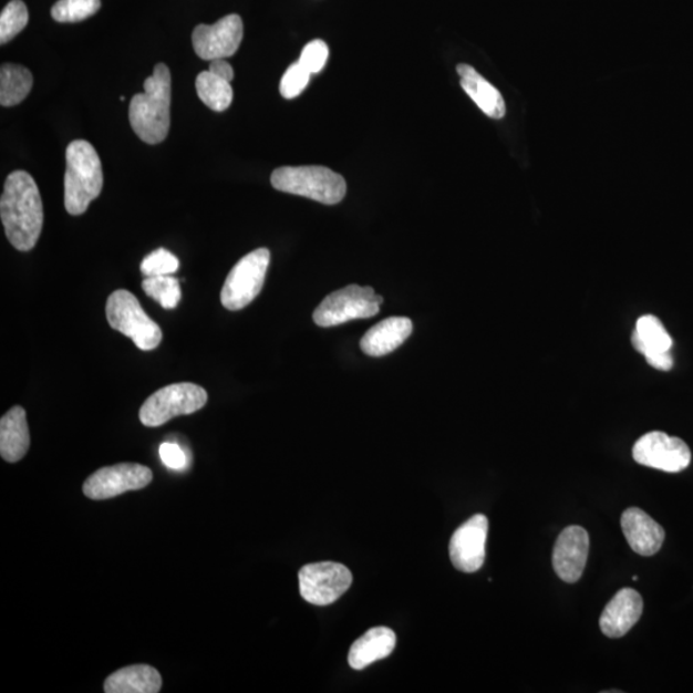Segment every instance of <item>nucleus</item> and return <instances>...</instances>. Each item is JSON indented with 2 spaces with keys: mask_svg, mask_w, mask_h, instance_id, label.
Segmentation results:
<instances>
[{
  "mask_svg": "<svg viewBox=\"0 0 693 693\" xmlns=\"http://www.w3.org/2000/svg\"><path fill=\"white\" fill-rule=\"evenodd\" d=\"M0 216L10 244L21 252L31 251L43 230L44 209L38 185L27 172L7 177Z\"/></svg>",
  "mask_w": 693,
  "mask_h": 693,
  "instance_id": "f257e3e1",
  "label": "nucleus"
},
{
  "mask_svg": "<svg viewBox=\"0 0 693 693\" xmlns=\"http://www.w3.org/2000/svg\"><path fill=\"white\" fill-rule=\"evenodd\" d=\"M172 74L158 63L144 82V93L135 94L128 110L133 131L148 144L163 143L170 131Z\"/></svg>",
  "mask_w": 693,
  "mask_h": 693,
  "instance_id": "f03ea898",
  "label": "nucleus"
},
{
  "mask_svg": "<svg viewBox=\"0 0 693 693\" xmlns=\"http://www.w3.org/2000/svg\"><path fill=\"white\" fill-rule=\"evenodd\" d=\"M103 188L99 153L86 141L70 143L64 174V207L72 216L83 215Z\"/></svg>",
  "mask_w": 693,
  "mask_h": 693,
  "instance_id": "7ed1b4c3",
  "label": "nucleus"
},
{
  "mask_svg": "<svg viewBox=\"0 0 693 693\" xmlns=\"http://www.w3.org/2000/svg\"><path fill=\"white\" fill-rule=\"evenodd\" d=\"M271 185L279 192L337 205L345 197L344 177L324 166L279 167L271 175Z\"/></svg>",
  "mask_w": 693,
  "mask_h": 693,
  "instance_id": "20e7f679",
  "label": "nucleus"
},
{
  "mask_svg": "<svg viewBox=\"0 0 693 693\" xmlns=\"http://www.w3.org/2000/svg\"><path fill=\"white\" fill-rule=\"evenodd\" d=\"M106 316L111 328L131 338L142 351L155 350L163 342V330L145 313L136 297L125 289L108 297Z\"/></svg>",
  "mask_w": 693,
  "mask_h": 693,
  "instance_id": "39448f33",
  "label": "nucleus"
},
{
  "mask_svg": "<svg viewBox=\"0 0 693 693\" xmlns=\"http://www.w3.org/2000/svg\"><path fill=\"white\" fill-rule=\"evenodd\" d=\"M208 394L197 384L177 383L165 386L144 402L139 418L143 425L156 428L180 415H190L204 408Z\"/></svg>",
  "mask_w": 693,
  "mask_h": 693,
  "instance_id": "423d86ee",
  "label": "nucleus"
},
{
  "mask_svg": "<svg viewBox=\"0 0 693 693\" xmlns=\"http://www.w3.org/2000/svg\"><path fill=\"white\" fill-rule=\"evenodd\" d=\"M383 297L373 288L351 285L329 294L313 312V321L321 328L344 324L351 320L369 319L381 310Z\"/></svg>",
  "mask_w": 693,
  "mask_h": 693,
  "instance_id": "0eeeda50",
  "label": "nucleus"
},
{
  "mask_svg": "<svg viewBox=\"0 0 693 693\" xmlns=\"http://www.w3.org/2000/svg\"><path fill=\"white\" fill-rule=\"evenodd\" d=\"M270 257L268 248H259L234 266L221 290L225 309L239 311L256 300L263 288Z\"/></svg>",
  "mask_w": 693,
  "mask_h": 693,
  "instance_id": "6e6552de",
  "label": "nucleus"
},
{
  "mask_svg": "<svg viewBox=\"0 0 693 693\" xmlns=\"http://www.w3.org/2000/svg\"><path fill=\"white\" fill-rule=\"evenodd\" d=\"M298 578L303 600L318 607L335 602L352 585L350 569L338 562L309 563Z\"/></svg>",
  "mask_w": 693,
  "mask_h": 693,
  "instance_id": "1a4fd4ad",
  "label": "nucleus"
},
{
  "mask_svg": "<svg viewBox=\"0 0 693 693\" xmlns=\"http://www.w3.org/2000/svg\"><path fill=\"white\" fill-rule=\"evenodd\" d=\"M691 457L686 443L663 432L644 434L633 447L635 463L665 473L687 469Z\"/></svg>",
  "mask_w": 693,
  "mask_h": 693,
  "instance_id": "9d476101",
  "label": "nucleus"
},
{
  "mask_svg": "<svg viewBox=\"0 0 693 693\" xmlns=\"http://www.w3.org/2000/svg\"><path fill=\"white\" fill-rule=\"evenodd\" d=\"M153 474L149 467L124 463L115 466L102 467L84 483V495L87 498L108 499L125 494L128 490H139L149 485Z\"/></svg>",
  "mask_w": 693,
  "mask_h": 693,
  "instance_id": "9b49d317",
  "label": "nucleus"
},
{
  "mask_svg": "<svg viewBox=\"0 0 693 693\" xmlns=\"http://www.w3.org/2000/svg\"><path fill=\"white\" fill-rule=\"evenodd\" d=\"M244 31L239 15L228 14L214 25H198L193 31V46L198 58L205 61L225 60L239 50Z\"/></svg>",
  "mask_w": 693,
  "mask_h": 693,
  "instance_id": "f8f14e48",
  "label": "nucleus"
},
{
  "mask_svg": "<svg viewBox=\"0 0 693 693\" xmlns=\"http://www.w3.org/2000/svg\"><path fill=\"white\" fill-rule=\"evenodd\" d=\"M488 519L477 514L458 528L449 542V558L463 573H475L486 559Z\"/></svg>",
  "mask_w": 693,
  "mask_h": 693,
  "instance_id": "ddd939ff",
  "label": "nucleus"
},
{
  "mask_svg": "<svg viewBox=\"0 0 693 693\" xmlns=\"http://www.w3.org/2000/svg\"><path fill=\"white\" fill-rule=\"evenodd\" d=\"M632 344L643 354L649 364L662 372L672 370L674 361L671 353L673 340L662 321L656 317L644 316L637 320L632 333Z\"/></svg>",
  "mask_w": 693,
  "mask_h": 693,
  "instance_id": "4468645a",
  "label": "nucleus"
},
{
  "mask_svg": "<svg viewBox=\"0 0 693 693\" xmlns=\"http://www.w3.org/2000/svg\"><path fill=\"white\" fill-rule=\"evenodd\" d=\"M588 551H590V537L585 528L571 526L563 529L552 552L556 575L563 582H578L586 568Z\"/></svg>",
  "mask_w": 693,
  "mask_h": 693,
  "instance_id": "2eb2a0df",
  "label": "nucleus"
},
{
  "mask_svg": "<svg viewBox=\"0 0 693 693\" xmlns=\"http://www.w3.org/2000/svg\"><path fill=\"white\" fill-rule=\"evenodd\" d=\"M643 611L641 594L632 588H623L603 609L600 628L609 639H620L639 622Z\"/></svg>",
  "mask_w": 693,
  "mask_h": 693,
  "instance_id": "dca6fc26",
  "label": "nucleus"
},
{
  "mask_svg": "<svg viewBox=\"0 0 693 693\" xmlns=\"http://www.w3.org/2000/svg\"><path fill=\"white\" fill-rule=\"evenodd\" d=\"M622 529L631 549L641 556H652L662 549L665 530L649 514L631 507L622 515Z\"/></svg>",
  "mask_w": 693,
  "mask_h": 693,
  "instance_id": "f3484780",
  "label": "nucleus"
},
{
  "mask_svg": "<svg viewBox=\"0 0 693 693\" xmlns=\"http://www.w3.org/2000/svg\"><path fill=\"white\" fill-rule=\"evenodd\" d=\"M413 333V322L407 318H390L379 322L362 337V352L372 358H382L397 350Z\"/></svg>",
  "mask_w": 693,
  "mask_h": 693,
  "instance_id": "a211bd4d",
  "label": "nucleus"
},
{
  "mask_svg": "<svg viewBox=\"0 0 693 693\" xmlns=\"http://www.w3.org/2000/svg\"><path fill=\"white\" fill-rule=\"evenodd\" d=\"M30 447L27 411L14 406L0 421V455L7 463H19Z\"/></svg>",
  "mask_w": 693,
  "mask_h": 693,
  "instance_id": "6ab92c4d",
  "label": "nucleus"
},
{
  "mask_svg": "<svg viewBox=\"0 0 693 693\" xmlns=\"http://www.w3.org/2000/svg\"><path fill=\"white\" fill-rule=\"evenodd\" d=\"M397 637L390 628L376 627L352 644L349 663L356 671L389 658L396 648Z\"/></svg>",
  "mask_w": 693,
  "mask_h": 693,
  "instance_id": "aec40b11",
  "label": "nucleus"
},
{
  "mask_svg": "<svg viewBox=\"0 0 693 693\" xmlns=\"http://www.w3.org/2000/svg\"><path fill=\"white\" fill-rule=\"evenodd\" d=\"M458 75L464 91L477 106L492 118H503L506 114V104L501 93L478 74L469 64H458Z\"/></svg>",
  "mask_w": 693,
  "mask_h": 693,
  "instance_id": "412c9836",
  "label": "nucleus"
},
{
  "mask_svg": "<svg viewBox=\"0 0 693 693\" xmlns=\"http://www.w3.org/2000/svg\"><path fill=\"white\" fill-rule=\"evenodd\" d=\"M163 679L157 669L149 665H132L120 669L104 683L107 693H157Z\"/></svg>",
  "mask_w": 693,
  "mask_h": 693,
  "instance_id": "4be33fe9",
  "label": "nucleus"
},
{
  "mask_svg": "<svg viewBox=\"0 0 693 693\" xmlns=\"http://www.w3.org/2000/svg\"><path fill=\"white\" fill-rule=\"evenodd\" d=\"M34 77L30 70L20 64L7 63L0 70V104L3 107L18 106L31 92Z\"/></svg>",
  "mask_w": 693,
  "mask_h": 693,
  "instance_id": "5701e85b",
  "label": "nucleus"
},
{
  "mask_svg": "<svg viewBox=\"0 0 693 693\" xmlns=\"http://www.w3.org/2000/svg\"><path fill=\"white\" fill-rule=\"evenodd\" d=\"M197 94L208 108L216 112L227 111L232 102V87L228 80L207 70L200 72L196 82Z\"/></svg>",
  "mask_w": 693,
  "mask_h": 693,
  "instance_id": "b1692460",
  "label": "nucleus"
},
{
  "mask_svg": "<svg viewBox=\"0 0 693 693\" xmlns=\"http://www.w3.org/2000/svg\"><path fill=\"white\" fill-rule=\"evenodd\" d=\"M145 294L153 298L166 310L177 308L182 301L179 279L172 276L145 278L142 283Z\"/></svg>",
  "mask_w": 693,
  "mask_h": 693,
  "instance_id": "393cba45",
  "label": "nucleus"
},
{
  "mask_svg": "<svg viewBox=\"0 0 693 693\" xmlns=\"http://www.w3.org/2000/svg\"><path fill=\"white\" fill-rule=\"evenodd\" d=\"M28 7L22 0H12L0 14V43L6 44L28 27Z\"/></svg>",
  "mask_w": 693,
  "mask_h": 693,
  "instance_id": "a878e982",
  "label": "nucleus"
},
{
  "mask_svg": "<svg viewBox=\"0 0 693 693\" xmlns=\"http://www.w3.org/2000/svg\"><path fill=\"white\" fill-rule=\"evenodd\" d=\"M101 10V0H59L52 7V18L62 23L84 21Z\"/></svg>",
  "mask_w": 693,
  "mask_h": 693,
  "instance_id": "bb28decb",
  "label": "nucleus"
},
{
  "mask_svg": "<svg viewBox=\"0 0 693 693\" xmlns=\"http://www.w3.org/2000/svg\"><path fill=\"white\" fill-rule=\"evenodd\" d=\"M180 262L165 248H158L149 254L141 265V271L145 278L172 276L179 270Z\"/></svg>",
  "mask_w": 693,
  "mask_h": 693,
  "instance_id": "cd10ccee",
  "label": "nucleus"
},
{
  "mask_svg": "<svg viewBox=\"0 0 693 693\" xmlns=\"http://www.w3.org/2000/svg\"><path fill=\"white\" fill-rule=\"evenodd\" d=\"M310 72L300 62L290 64L280 82V94L287 100L300 95L310 82Z\"/></svg>",
  "mask_w": 693,
  "mask_h": 693,
  "instance_id": "c85d7f7f",
  "label": "nucleus"
},
{
  "mask_svg": "<svg viewBox=\"0 0 693 693\" xmlns=\"http://www.w3.org/2000/svg\"><path fill=\"white\" fill-rule=\"evenodd\" d=\"M329 58V48L325 42L317 39L312 40L308 45L303 48L300 62L302 66L310 72V74H319L324 69Z\"/></svg>",
  "mask_w": 693,
  "mask_h": 693,
  "instance_id": "c756f323",
  "label": "nucleus"
},
{
  "mask_svg": "<svg viewBox=\"0 0 693 693\" xmlns=\"http://www.w3.org/2000/svg\"><path fill=\"white\" fill-rule=\"evenodd\" d=\"M159 457L168 469L180 472L188 466L187 454L184 453V449L177 443H163L159 446Z\"/></svg>",
  "mask_w": 693,
  "mask_h": 693,
  "instance_id": "7c9ffc66",
  "label": "nucleus"
},
{
  "mask_svg": "<svg viewBox=\"0 0 693 693\" xmlns=\"http://www.w3.org/2000/svg\"><path fill=\"white\" fill-rule=\"evenodd\" d=\"M209 71L213 72V74L223 77L225 80H228V82H232L234 79V70L231 68V64L228 63L225 60H214L211 61V64H209Z\"/></svg>",
  "mask_w": 693,
  "mask_h": 693,
  "instance_id": "2f4dec72",
  "label": "nucleus"
},
{
  "mask_svg": "<svg viewBox=\"0 0 693 693\" xmlns=\"http://www.w3.org/2000/svg\"><path fill=\"white\" fill-rule=\"evenodd\" d=\"M632 579L637 582V580H639V577L634 576Z\"/></svg>",
  "mask_w": 693,
  "mask_h": 693,
  "instance_id": "473e14b6",
  "label": "nucleus"
}]
</instances>
